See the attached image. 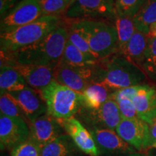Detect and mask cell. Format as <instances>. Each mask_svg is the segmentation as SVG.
<instances>
[{"label":"cell","instance_id":"obj_19","mask_svg":"<svg viewBox=\"0 0 156 156\" xmlns=\"http://www.w3.org/2000/svg\"><path fill=\"white\" fill-rule=\"evenodd\" d=\"M148 41V35L142 34L136 30L122 55L138 67H142L147 48Z\"/></svg>","mask_w":156,"mask_h":156},{"label":"cell","instance_id":"obj_34","mask_svg":"<svg viewBox=\"0 0 156 156\" xmlns=\"http://www.w3.org/2000/svg\"><path fill=\"white\" fill-rule=\"evenodd\" d=\"M156 142V117L153 120L151 124H149L148 131L147 147H152Z\"/></svg>","mask_w":156,"mask_h":156},{"label":"cell","instance_id":"obj_31","mask_svg":"<svg viewBox=\"0 0 156 156\" xmlns=\"http://www.w3.org/2000/svg\"><path fill=\"white\" fill-rule=\"evenodd\" d=\"M141 85H133V86L116 90L114 92L111 93L109 98L112 99L116 102H119L123 99H129L132 101L137 94L138 91L141 87Z\"/></svg>","mask_w":156,"mask_h":156},{"label":"cell","instance_id":"obj_3","mask_svg":"<svg viewBox=\"0 0 156 156\" xmlns=\"http://www.w3.org/2000/svg\"><path fill=\"white\" fill-rule=\"evenodd\" d=\"M72 20L99 61L118 53V36L116 25L112 22L99 20Z\"/></svg>","mask_w":156,"mask_h":156},{"label":"cell","instance_id":"obj_14","mask_svg":"<svg viewBox=\"0 0 156 156\" xmlns=\"http://www.w3.org/2000/svg\"><path fill=\"white\" fill-rule=\"evenodd\" d=\"M30 138L41 148L64 134V129L57 119L44 114L30 123Z\"/></svg>","mask_w":156,"mask_h":156},{"label":"cell","instance_id":"obj_23","mask_svg":"<svg viewBox=\"0 0 156 156\" xmlns=\"http://www.w3.org/2000/svg\"><path fill=\"white\" fill-rule=\"evenodd\" d=\"M115 25L118 36V53L124 54L130 39L135 32L133 19L130 17H116Z\"/></svg>","mask_w":156,"mask_h":156},{"label":"cell","instance_id":"obj_20","mask_svg":"<svg viewBox=\"0 0 156 156\" xmlns=\"http://www.w3.org/2000/svg\"><path fill=\"white\" fill-rule=\"evenodd\" d=\"M82 94V107L97 109L109 99L108 89L99 83H90Z\"/></svg>","mask_w":156,"mask_h":156},{"label":"cell","instance_id":"obj_28","mask_svg":"<svg viewBox=\"0 0 156 156\" xmlns=\"http://www.w3.org/2000/svg\"><path fill=\"white\" fill-rule=\"evenodd\" d=\"M146 0H115L117 17H133L139 12Z\"/></svg>","mask_w":156,"mask_h":156},{"label":"cell","instance_id":"obj_18","mask_svg":"<svg viewBox=\"0 0 156 156\" xmlns=\"http://www.w3.org/2000/svg\"><path fill=\"white\" fill-rule=\"evenodd\" d=\"M41 156H83V152L67 134H63L42 148Z\"/></svg>","mask_w":156,"mask_h":156},{"label":"cell","instance_id":"obj_11","mask_svg":"<svg viewBox=\"0 0 156 156\" xmlns=\"http://www.w3.org/2000/svg\"><path fill=\"white\" fill-rule=\"evenodd\" d=\"M2 65L15 68L23 76L27 85L36 90L44 89L54 80L56 67L21 64L10 61L1 62V66Z\"/></svg>","mask_w":156,"mask_h":156},{"label":"cell","instance_id":"obj_15","mask_svg":"<svg viewBox=\"0 0 156 156\" xmlns=\"http://www.w3.org/2000/svg\"><path fill=\"white\" fill-rule=\"evenodd\" d=\"M9 93L18 103L30 124L47 113L46 102L40 92L28 85L21 90Z\"/></svg>","mask_w":156,"mask_h":156},{"label":"cell","instance_id":"obj_2","mask_svg":"<svg viewBox=\"0 0 156 156\" xmlns=\"http://www.w3.org/2000/svg\"><path fill=\"white\" fill-rule=\"evenodd\" d=\"M145 79L142 69L119 53L100 60L94 66L93 83L108 89L116 90L140 85Z\"/></svg>","mask_w":156,"mask_h":156},{"label":"cell","instance_id":"obj_4","mask_svg":"<svg viewBox=\"0 0 156 156\" xmlns=\"http://www.w3.org/2000/svg\"><path fill=\"white\" fill-rule=\"evenodd\" d=\"M61 17L42 16L34 22L15 30L1 34V52L11 53L42 40L61 23Z\"/></svg>","mask_w":156,"mask_h":156},{"label":"cell","instance_id":"obj_16","mask_svg":"<svg viewBox=\"0 0 156 156\" xmlns=\"http://www.w3.org/2000/svg\"><path fill=\"white\" fill-rule=\"evenodd\" d=\"M91 132L99 150L109 153H132L133 148L124 142L114 130L91 128Z\"/></svg>","mask_w":156,"mask_h":156},{"label":"cell","instance_id":"obj_26","mask_svg":"<svg viewBox=\"0 0 156 156\" xmlns=\"http://www.w3.org/2000/svg\"><path fill=\"white\" fill-rule=\"evenodd\" d=\"M0 110H1V114L5 115L6 116L28 121L18 103L9 93L1 94Z\"/></svg>","mask_w":156,"mask_h":156},{"label":"cell","instance_id":"obj_5","mask_svg":"<svg viewBox=\"0 0 156 156\" xmlns=\"http://www.w3.org/2000/svg\"><path fill=\"white\" fill-rule=\"evenodd\" d=\"M47 107L46 114L57 119L73 116L82 107V94L58 83L55 80L39 90Z\"/></svg>","mask_w":156,"mask_h":156},{"label":"cell","instance_id":"obj_33","mask_svg":"<svg viewBox=\"0 0 156 156\" xmlns=\"http://www.w3.org/2000/svg\"><path fill=\"white\" fill-rule=\"evenodd\" d=\"M17 0H0V15L2 18L15 7Z\"/></svg>","mask_w":156,"mask_h":156},{"label":"cell","instance_id":"obj_36","mask_svg":"<svg viewBox=\"0 0 156 156\" xmlns=\"http://www.w3.org/2000/svg\"><path fill=\"white\" fill-rule=\"evenodd\" d=\"M152 147H154V148H156V142H155V144H154V145H153V146H152Z\"/></svg>","mask_w":156,"mask_h":156},{"label":"cell","instance_id":"obj_22","mask_svg":"<svg viewBox=\"0 0 156 156\" xmlns=\"http://www.w3.org/2000/svg\"><path fill=\"white\" fill-rule=\"evenodd\" d=\"M136 30L149 34L152 26L156 24V0H146L139 12L133 17Z\"/></svg>","mask_w":156,"mask_h":156},{"label":"cell","instance_id":"obj_37","mask_svg":"<svg viewBox=\"0 0 156 156\" xmlns=\"http://www.w3.org/2000/svg\"><path fill=\"white\" fill-rule=\"evenodd\" d=\"M69 1H70V2H72V1H73V0H69Z\"/></svg>","mask_w":156,"mask_h":156},{"label":"cell","instance_id":"obj_21","mask_svg":"<svg viewBox=\"0 0 156 156\" xmlns=\"http://www.w3.org/2000/svg\"><path fill=\"white\" fill-rule=\"evenodd\" d=\"M28 86L23 76L15 68L2 65L0 68V89L1 94L16 92Z\"/></svg>","mask_w":156,"mask_h":156},{"label":"cell","instance_id":"obj_30","mask_svg":"<svg viewBox=\"0 0 156 156\" xmlns=\"http://www.w3.org/2000/svg\"><path fill=\"white\" fill-rule=\"evenodd\" d=\"M11 156H41V148L33 140L28 139L13 148Z\"/></svg>","mask_w":156,"mask_h":156},{"label":"cell","instance_id":"obj_6","mask_svg":"<svg viewBox=\"0 0 156 156\" xmlns=\"http://www.w3.org/2000/svg\"><path fill=\"white\" fill-rule=\"evenodd\" d=\"M69 20H99L115 21V0H73L65 14Z\"/></svg>","mask_w":156,"mask_h":156},{"label":"cell","instance_id":"obj_35","mask_svg":"<svg viewBox=\"0 0 156 156\" xmlns=\"http://www.w3.org/2000/svg\"><path fill=\"white\" fill-rule=\"evenodd\" d=\"M148 36L149 37H156V24H155L152 26L151 30H150Z\"/></svg>","mask_w":156,"mask_h":156},{"label":"cell","instance_id":"obj_25","mask_svg":"<svg viewBox=\"0 0 156 156\" xmlns=\"http://www.w3.org/2000/svg\"><path fill=\"white\" fill-rule=\"evenodd\" d=\"M68 26V40L75 46L78 49L80 50L89 59L95 62H98L99 60L95 57L94 54L90 48L87 41L80 34L78 29L76 28L72 22L67 24Z\"/></svg>","mask_w":156,"mask_h":156},{"label":"cell","instance_id":"obj_17","mask_svg":"<svg viewBox=\"0 0 156 156\" xmlns=\"http://www.w3.org/2000/svg\"><path fill=\"white\" fill-rule=\"evenodd\" d=\"M137 116L140 119L151 124L156 117V88L142 85L133 100Z\"/></svg>","mask_w":156,"mask_h":156},{"label":"cell","instance_id":"obj_9","mask_svg":"<svg viewBox=\"0 0 156 156\" xmlns=\"http://www.w3.org/2000/svg\"><path fill=\"white\" fill-rule=\"evenodd\" d=\"M79 114L83 122L91 128L114 130L122 119L118 104L110 98L97 109L90 110L81 107Z\"/></svg>","mask_w":156,"mask_h":156},{"label":"cell","instance_id":"obj_1","mask_svg":"<svg viewBox=\"0 0 156 156\" xmlns=\"http://www.w3.org/2000/svg\"><path fill=\"white\" fill-rule=\"evenodd\" d=\"M68 40V26L62 22L42 40L11 53L1 52V62L56 67Z\"/></svg>","mask_w":156,"mask_h":156},{"label":"cell","instance_id":"obj_8","mask_svg":"<svg viewBox=\"0 0 156 156\" xmlns=\"http://www.w3.org/2000/svg\"><path fill=\"white\" fill-rule=\"evenodd\" d=\"M94 66L76 67L60 61L55 68L54 80L76 92L83 93L93 83Z\"/></svg>","mask_w":156,"mask_h":156},{"label":"cell","instance_id":"obj_13","mask_svg":"<svg viewBox=\"0 0 156 156\" xmlns=\"http://www.w3.org/2000/svg\"><path fill=\"white\" fill-rule=\"evenodd\" d=\"M115 130L124 142L137 151L147 148L149 124L140 118L122 119Z\"/></svg>","mask_w":156,"mask_h":156},{"label":"cell","instance_id":"obj_29","mask_svg":"<svg viewBox=\"0 0 156 156\" xmlns=\"http://www.w3.org/2000/svg\"><path fill=\"white\" fill-rule=\"evenodd\" d=\"M71 3L69 0H41L43 16H57L65 14Z\"/></svg>","mask_w":156,"mask_h":156},{"label":"cell","instance_id":"obj_10","mask_svg":"<svg viewBox=\"0 0 156 156\" xmlns=\"http://www.w3.org/2000/svg\"><path fill=\"white\" fill-rule=\"evenodd\" d=\"M30 138V129L26 121L0 116L1 149L12 150Z\"/></svg>","mask_w":156,"mask_h":156},{"label":"cell","instance_id":"obj_24","mask_svg":"<svg viewBox=\"0 0 156 156\" xmlns=\"http://www.w3.org/2000/svg\"><path fill=\"white\" fill-rule=\"evenodd\" d=\"M60 61L76 67H91V66L96 65L99 62H95L89 59L69 40H67L66 43L63 54Z\"/></svg>","mask_w":156,"mask_h":156},{"label":"cell","instance_id":"obj_27","mask_svg":"<svg viewBox=\"0 0 156 156\" xmlns=\"http://www.w3.org/2000/svg\"><path fill=\"white\" fill-rule=\"evenodd\" d=\"M142 67L148 77L156 81V37H149Z\"/></svg>","mask_w":156,"mask_h":156},{"label":"cell","instance_id":"obj_7","mask_svg":"<svg viewBox=\"0 0 156 156\" xmlns=\"http://www.w3.org/2000/svg\"><path fill=\"white\" fill-rule=\"evenodd\" d=\"M41 0H21L1 20V34L9 32L42 17Z\"/></svg>","mask_w":156,"mask_h":156},{"label":"cell","instance_id":"obj_12","mask_svg":"<svg viewBox=\"0 0 156 156\" xmlns=\"http://www.w3.org/2000/svg\"><path fill=\"white\" fill-rule=\"evenodd\" d=\"M58 120L64 132L72 138L75 145L83 153L90 156L100 155V150L98 147L92 134L80 121L74 116Z\"/></svg>","mask_w":156,"mask_h":156},{"label":"cell","instance_id":"obj_32","mask_svg":"<svg viewBox=\"0 0 156 156\" xmlns=\"http://www.w3.org/2000/svg\"><path fill=\"white\" fill-rule=\"evenodd\" d=\"M118 104L119 112L122 119H132L139 118L137 116V113L133 101L129 99H123L119 102H116Z\"/></svg>","mask_w":156,"mask_h":156}]
</instances>
